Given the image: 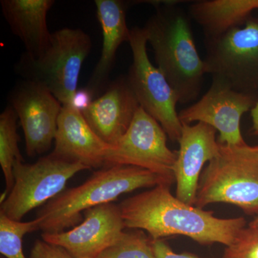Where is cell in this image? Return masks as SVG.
Returning <instances> with one entry per match:
<instances>
[{"label": "cell", "instance_id": "cell-27", "mask_svg": "<svg viewBox=\"0 0 258 258\" xmlns=\"http://www.w3.org/2000/svg\"><path fill=\"white\" fill-rule=\"evenodd\" d=\"M248 226H249V227H256V228H258V215H256L253 220L249 222Z\"/></svg>", "mask_w": 258, "mask_h": 258}, {"label": "cell", "instance_id": "cell-28", "mask_svg": "<svg viewBox=\"0 0 258 258\" xmlns=\"http://www.w3.org/2000/svg\"><path fill=\"white\" fill-rule=\"evenodd\" d=\"M252 147H253L254 149H255V150L258 151V145L252 146Z\"/></svg>", "mask_w": 258, "mask_h": 258}, {"label": "cell", "instance_id": "cell-3", "mask_svg": "<svg viewBox=\"0 0 258 258\" xmlns=\"http://www.w3.org/2000/svg\"><path fill=\"white\" fill-rule=\"evenodd\" d=\"M171 184L151 171L128 165L107 166L97 171L83 184L64 190L37 213L43 233L63 232L83 221L82 212L112 203L123 194L144 187Z\"/></svg>", "mask_w": 258, "mask_h": 258}, {"label": "cell", "instance_id": "cell-23", "mask_svg": "<svg viewBox=\"0 0 258 258\" xmlns=\"http://www.w3.org/2000/svg\"><path fill=\"white\" fill-rule=\"evenodd\" d=\"M29 258H76L66 249L47 243L43 240H37L30 250Z\"/></svg>", "mask_w": 258, "mask_h": 258}, {"label": "cell", "instance_id": "cell-10", "mask_svg": "<svg viewBox=\"0 0 258 258\" xmlns=\"http://www.w3.org/2000/svg\"><path fill=\"white\" fill-rule=\"evenodd\" d=\"M256 96L237 92L218 80L212 79L208 92L179 113L181 123L200 122L219 132L218 142L233 147L247 145L241 133V118L251 111Z\"/></svg>", "mask_w": 258, "mask_h": 258}, {"label": "cell", "instance_id": "cell-19", "mask_svg": "<svg viewBox=\"0 0 258 258\" xmlns=\"http://www.w3.org/2000/svg\"><path fill=\"white\" fill-rule=\"evenodd\" d=\"M18 115L11 106L7 107L0 115V166L4 174L6 190L2 202L6 198L14 184L13 168L18 159H23L18 142L20 137L17 132Z\"/></svg>", "mask_w": 258, "mask_h": 258}, {"label": "cell", "instance_id": "cell-22", "mask_svg": "<svg viewBox=\"0 0 258 258\" xmlns=\"http://www.w3.org/2000/svg\"><path fill=\"white\" fill-rule=\"evenodd\" d=\"M223 258H258V228L244 227L226 247Z\"/></svg>", "mask_w": 258, "mask_h": 258}, {"label": "cell", "instance_id": "cell-17", "mask_svg": "<svg viewBox=\"0 0 258 258\" xmlns=\"http://www.w3.org/2000/svg\"><path fill=\"white\" fill-rule=\"evenodd\" d=\"M97 18L103 34L101 57L93 71L87 88L93 94L104 86L120 45L129 41L131 30L126 24V6L119 0H96Z\"/></svg>", "mask_w": 258, "mask_h": 258}, {"label": "cell", "instance_id": "cell-16", "mask_svg": "<svg viewBox=\"0 0 258 258\" xmlns=\"http://www.w3.org/2000/svg\"><path fill=\"white\" fill-rule=\"evenodd\" d=\"M53 0H2V11L12 31L21 40L29 55L41 54L50 44L52 33L47 15Z\"/></svg>", "mask_w": 258, "mask_h": 258}, {"label": "cell", "instance_id": "cell-4", "mask_svg": "<svg viewBox=\"0 0 258 258\" xmlns=\"http://www.w3.org/2000/svg\"><path fill=\"white\" fill-rule=\"evenodd\" d=\"M214 203L238 207L247 215H258V151L252 146L220 144L219 155L200 176L195 207Z\"/></svg>", "mask_w": 258, "mask_h": 258}, {"label": "cell", "instance_id": "cell-9", "mask_svg": "<svg viewBox=\"0 0 258 258\" xmlns=\"http://www.w3.org/2000/svg\"><path fill=\"white\" fill-rule=\"evenodd\" d=\"M176 158L177 151L168 147L167 134L160 123L139 106L128 130L112 148L106 166H137L172 184Z\"/></svg>", "mask_w": 258, "mask_h": 258}, {"label": "cell", "instance_id": "cell-25", "mask_svg": "<svg viewBox=\"0 0 258 258\" xmlns=\"http://www.w3.org/2000/svg\"><path fill=\"white\" fill-rule=\"evenodd\" d=\"M93 94L87 88L77 90L71 106L82 113L92 103Z\"/></svg>", "mask_w": 258, "mask_h": 258}, {"label": "cell", "instance_id": "cell-15", "mask_svg": "<svg viewBox=\"0 0 258 258\" xmlns=\"http://www.w3.org/2000/svg\"><path fill=\"white\" fill-rule=\"evenodd\" d=\"M139 106L128 79L120 78L82 113L93 132L114 147L128 130Z\"/></svg>", "mask_w": 258, "mask_h": 258}, {"label": "cell", "instance_id": "cell-5", "mask_svg": "<svg viewBox=\"0 0 258 258\" xmlns=\"http://www.w3.org/2000/svg\"><path fill=\"white\" fill-rule=\"evenodd\" d=\"M91 46V37L83 30L61 29L52 32L50 44L41 54L22 55L15 67L17 73L46 88L62 106L71 105Z\"/></svg>", "mask_w": 258, "mask_h": 258}, {"label": "cell", "instance_id": "cell-1", "mask_svg": "<svg viewBox=\"0 0 258 258\" xmlns=\"http://www.w3.org/2000/svg\"><path fill=\"white\" fill-rule=\"evenodd\" d=\"M171 186L159 184L131 197L119 205L127 228L147 231L152 240L183 235L207 245H230L247 222L243 217L221 219L181 201L171 194Z\"/></svg>", "mask_w": 258, "mask_h": 258}, {"label": "cell", "instance_id": "cell-14", "mask_svg": "<svg viewBox=\"0 0 258 258\" xmlns=\"http://www.w3.org/2000/svg\"><path fill=\"white\" fill-rule=\"evenodd\" d=\"M112 148L93 132L81 111L71 105L62 106L52 155L89 169L99 168L106 165Z\"/></svg>", "mask_w": 258, "mask_h": 258}, {"label": "cell", "instance_id": "cell-26", "mask_svg": "<svg viewBox=\"0 0 258 258\" xmlns=\"http://www.w3.org/2000/svg\"><path fill=\"white\" fill-rule=\"evenodd\" d=\"M251 118H252V131L254 135L258 136V99L256 101L253 108L250 111Z\"/></svg>", "mask_w": 258, "mask_h": 258}, {"label": "cell", "instance_id": "cell-7", "mask_svg": "<svg viewBox=\"0 0 258 258\" xmlns=\"http://www.w3.org/2000/svg\"><path fill=\"white\" fill-rule=\"evenodd\" d=\"M87 169H90L82 164L70 162L52 154L34 164L18 159L13 168L14 184L2 202L0 212L21 221L28 212L62 193L68 181L77 173Z\"/></svg>", "mask_w": 258, "mask_h": 258}, {"label": "cell", "instance_id": "cell-6", "mask_svg": "<svg viewBox=\"0 0 258 258\" xmlns=\"http://www.w3.org/2000/svg\"><path fill=\"white\" fill-rule=\"evenodd\" d=\"M207 74L237 92L255 96L258 91V19L221 36L205 40Z\"/></svg>", "mask_w": 258, "mask_h": 258}, {"label": "cell", "instance_id": "cell-11", "mask_svg": "<svg viewBox=\"0 0 258 258\" xmlns=\"http://www.w3.org/2000/svg\"><path fill=\"white\" fill-rule=\"evenodd\" d=\"M10 102L21 123L28 155L48 151L55 141L60 102L43 86L28 81L15 88Z\"/></svg>", "mask_w": 258, "mask_h": 258}, {"label": "cell", "instance_id": "cell-13", "mask_svg": "<svg viewBox=\"0 0 258 258\" xmlns=\"http://www.w3.org/2000/svg\"><path fill=\"white\" fill-rule=\"evenodd\" d=\"M215 128L205 123H182L178 143L177 158L174 166L176 183V197L195 206L200 176L207 162L219 155L220 144L216 140Z\"/></svg>", "mask_w": 258, "mask_h": 258}, {"label": "cell", "instance_id": "cell-8", "mask_svg": "<svg viewBox=\"0 0 258 258\" xmlns=\"http://www.w3.org/2000/svg\"><path fill=\"white\" fill-rule=\"evenodd\" d=\"M147 42L144 28L131 30L128 43L133 62L127 79L140 106L160 123L171 141L178 142L182 130L176 111L179 101L165 76L151 62Z\"/></svg>", "mask_w": 258, "mask_h": 258}, {"label": "cell", "instance_id": "cell-20", "mask_svg": "<svg viewBox=\"0 0 258 258\" xmlns=\"http://www.w3.org/2000/svg\"><path fill=\"white\" fill-rule=\"evenodd\" d=\"M40 219L29 222L12 220L0 212V252L7 258H26L23 253L24 236L40 230Z\"/></svg>", "mask_w": 258, "mask_h": 258}, {"label": "cell", "instance_id": "cell-24", "mask_svg": "<svg viewBox=\"0 0 258 258\" xmlns=\"http://www.w3.org/2000/svg\"><path fill=\"white\" fill-rule=\"evenodd\" d=\"M153 252L157 258H202L189 253H176L163 240H151Z\"/></svg>", "mask_w": 258, "mask_h": 258}, {"label": "cell", "instance_id": "cell-12", "mask_svg": "<svg viewBox=\"0 0 258 258\" xmlns=\"http://www.w3.org/2000/svg\"><path fill=\"white\" fill-rule=\"evenodd\" d=\"M84 220L71 230L42 233L47 243L66 249L76 258H97L124 232L119 206L104 204L84 212Z\"/></svg>", "mask_w": 258, "mask_h": 258}, {"label": "cell", "instance_id": "cell-2", "mask_svg": "<svg viewBox=\"0 0 258 258\" xmlns=\"http://www.w3.org/2000/svg\"><path fill=\"white\" fill-rule=\"evenodd\" d=\"M156 13L144 30L154 50L157 68L165 76L179 103L196 101L207 74L200 57L189 13L176 6V1L152 2Z\"/></svg>", "mask_w": 258, "mask_h": 258}, {"label": "cell", "instance_id": "cell-18", "mask_svg": "<svg viewBox=\"0 0 258 258\" xmlns=\"http://www.w3.org/2000/svg\"><path fill=\"white\" fill-rule=\"evenodd\" d=\"M256 10L258 0H203L189 5V15L210 40L242 26Z\"/></svg>", "mask_w": 258, "mask_h": 258}, {"label": "cell", "instance_id": "cell-21", "mask_svg": "<svg viewBox=\"0 0 258 258\" xmlns=\"http://www.w3.org/2000/svg\"><path fill=\"white\" fill-rule=\"evenodd\" d=\"M97 258H157L151 240L142 231L123 232L113 245Z\"/></svg>", "mask_w": 258, "mask_h": 258}]
</instances>
